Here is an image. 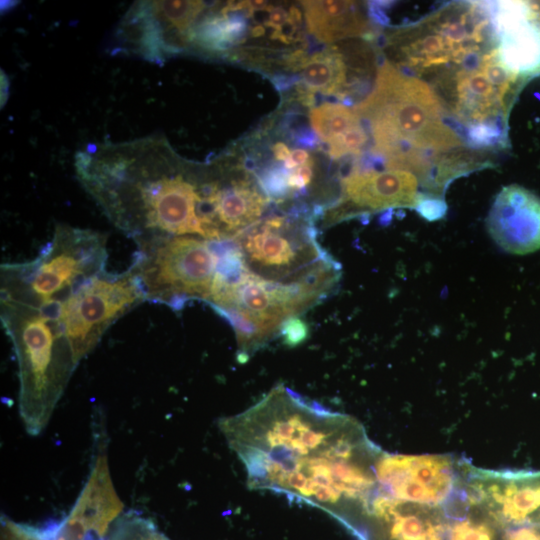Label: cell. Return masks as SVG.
<instances>
[{
    "label": "cell",
    "mask_w": 540,
    "mask_h": 540,
    "mask_svg": "<svg viewBox=\"0 0 540 540\" xmlns=\"http://www.w3.org/2000/svg\"><path fill=\"white\" fill-rule=\"evenodd\" d=\"M520 78L503 64L495 47L435 79L445 111L471 142L487 146L504 134L508 110Z\"/></svg>",
    "instance_id": "9"
},
{
    "label": "cell",
    "mask_w": 540,
    "mask_h": 540,
    "mask_svg": "<svg viewBox=\"0 0 540 540\" xmlns=\"http://www.w3.org/2000/svg\"><path fill=\"white\" fill-rule=\"evenodd\" d=\"M62 303H42L1 281V322L9 336L19 376V413L28 434L47 426L77 367L61 322Z\"/></svg>",
    "instance_id": "4"
},
{
    "label": "cell",
    "mask_w": 540,
    "mask_h": 540,
    "mask_svg": "<svg viewBox=\"0 0 540 540\" xmlns=\"http://www.w3.org/2000/svg\"><path fill=\"white\" fill-rule=\"evenodd\" d=\"M221 242L194 236L137 241L131 268L146 300L181 310L190 300L208 301L219 267Z\"/></svg>",
    "instance_id": "8"
},
{
    "label": "cell",
    "mask_w": 540,
    "mask_h": 540,
    "mask_svg": "<svg viewBox=\"0 0 540 540\" xmlns=\"http://www.w3.org/2000/svg\"><path fill=\"white\" fill-rule=\"evenodd\" d=\"M269 197L244 179L221 182L215 215L224 241L233 240L259 221Z\"/></svg>",
    "instance_id": "18"
},
{
    "label": "cell",
    "mask_w": 540,
    "mask_h": 540,
    "mask_svg": "<svg viewBox=\"0 0 540 540\" xmlns=\"http://www.w3.org/2000/svg\"><path fill=\"white\" fill-rule=\"evenodd\" d=\"M309 32L319 41L333 43L364 36L368 20L354 1H302Z\"/></svg>",
    "instance_id": "19"
},
{
    "label": "cell",
    "mask_w": 540,
    "mask_h": 540,
    "mask_svg": "<svg viewBox=\"0 0 540 540\" xmlns=\"http://www.w3.org/2000/svg\"><path fill=\"white\" fill-rule=\"evenodd\" d=\"M291 158L298 166L309 162V154L303 149H294L291 152Z\"/></svg>",
    "instance_id": "28"
},
{
    "label": "cell",
    "mask_w": 540,
    "mask_h": 540,
    "mask_svg": "<svg viewBox=\"0 0 540 540\" xmlns=\"http://www.w3.org/2000/svg\"><path fill=\"white\" fill-rule=\"evenodd\" d=\"M301 68V90L307 105L313 103L315 92L345 96L347 67L340 52L327 50L311 55L298 65Z\"/></svg>",
    "instance_id": "20"
},
{
    "label": "cell",
    "mask_w": 540,
    "mask_h": 540,
    "mask_svg": "<svg viewBox=\"0 0 540 540\" xmlns=\"http://www.w3.org/2000/svg\"><path fill=\"white\" fill-rule=\"evenodd\" d=\"M106 244L104 233L61 223L35 259L4 264L1 276L40 301H66L83 282L105 270Z\"/></svg>",
    "instance_id": "10"
},
{
    "label": "cell",
    "mask_w": 540,
    "mask_h": 540,
    "mask_svg": "<svg viewBox=\"0 0 540 540\" xmlns=\"http://www.w3.org/2000/svg\"><path fill=\"white\" fill-rule=\"evenodd\" d=\"M289 19V13L284 11L282 8H273L270 6L269 17L268 21H266V25L275 31H278L289 21Z\"/></svg>",
    "instance_id": "26"
},
{
    "label": "cell",
    "mask_w": 540,
    "mask_h": 540,
    "mask_svg": "<svg viewBox=\"0 0 540 540\" xmlns=\"http://www.w3.org/2000/svg\"><path fill=\"white\" fill-rule=\"evenodd\" d=\"M355 109L367 122L373 152L385 167L414 175H431L437 168L438 184L462 171L465 161L455 157V150L464 142L447 123L438 95L423 79L386 60L372 92Z\"/></svg>",
    "instance_id": "3"
},
{
    "label": "cell",
    "mask_w": 540,
    "mask_h": 540,
    "mask_svg": "<svg viewBox=\"0 0 540 540\" xmlns=\"http://www.w3.org/2000/svg\"><path fill=\"white\" fill-rule=\"evenodd\" d=\"M146 300L142 283L129 267L105 270L83 282L62 304L61 322L77 364L120 317Z\"/></svg>",
    "instance_id": "11"
},
{
    "label": "cell",
    "mask_w": 540,
    "mask_h": 540,
    "mask_svg": "<svg viewBox=\"0 0 540 540\" xmlns=\"http://www.w3.org/2000/svg\"><path fill=\"white\" fill-rule=\"evenodd\" d=\"M102 540H170L157 525L142 515L128 511L111 525Z\"/></svg>",
    "instance_id": "22"
},
{
    "label": "cell",
    "mask_w": 540,
    "mask_h": 540,
    "mask_svg": "<svg viewBox=\"0 0 540 540\" xmlns=\"http://www.w3.org/2000/svg\"><path fill=\"white\" fill-rule=\"evenodd\" d=\"M309 118L317 135L327 143L362 125L356 109L340 103L325 102L311 109Z\"/></svg>",
    "instance_id": "21"
},
{
    "label": "cell",
    "mask_w": 540,
    "mask_h": 540,
    "mask_svg": "<svg viewBox=\"0 0 540 540\" xmlns=\"http://www.w3.org/2000/svg\"><path fill=\"white\" fill-rule=\"evenodd\" d=\"M455 462L440 455H392L376 463L375 492L399 502L430 507L445 503L458 484Z\"/></svg>",
    "instance_id": "13"
},
{
    "label": "cell",
    "mask_w": 540,
    "mask_h": 540,
    "mask_svg": "<svg viewBox=\"0 0 540 540\" xmlns=\"http://www.w3.org/2000/svg\"><path fill=\"white\" fill-rule=\"evenodd\" d=\"M105 452L96 456L89 477L69 516L50 528L52 540H102L122 514Z\"/></svg>",
    "instance_id": "16"
},
{
    "label": "cell",
    "mask_w": 540,
    "mask_h": 540,
    "mask_svg": "<svg viewBox=\"0 0 540 540\" xmlns=\"http://www.w3.org/2000/svg\"><path fill=\"white\" fill-rule=\"evenodd\" d=\"M367 142V131L363 125H360L331 140L328 143V153L334 159L347 155H359Z\"/></svg>",
    "instance_id": "24"
},
{
    "label": "cell",
    "mask_w": 540,
    "mask_h": 540,
    "mask_svg": "<svg viewBox=\"0 0 540 540\" xmlns=\"http://www.w3.org/2000/svg\"><path fill=\"white\" fill-rule=\"evenodd\" d=\"M490 4H449L396 31L388 41L393 65L422 79L458 69L495 47Z\"/></svg>",
    "instance_id": "6"
},
{
    "label": "cell",
    "mask_w": 540,
    "mask_h": 540,
    "mask_svg": "<svg viewBox=\"0 0 540 540\" xmlns=\"http://www.w3.org/2000/svg\"><path fill=\"white\" fill-rule=\"evenodd\" d=\"M266 30L262 25H256L251 29V35L252 37H262L264 36Z\"/></svg>",
    "instance_id": "30"
},
{
    "label": "cell",
    "mask_w": 540,
    "mask_h": 540,
    "mask_svg": "<svg viewBox=\"0 0 540 540\" xmlns=\"http://www.w3.org/2000/svg\"><path fill=\"white\" fill-rule=\"evenodd\" d=\"M218 425L250 488L282 494L358 527L376 489L382 450L354 418L280 384Z\"/></svg>",
    "instance_id": "1"
},
{
    "label": "cell",
    "mask_w": 540,
    "mask_h": 540,
    "mask_svg": "<svg viewBox=\"0 0 540 540\" xmlns=\"http://www.w3.org/2000/svg\"><path fill=\"white\" fill-rule=\"evenodd\" d=\"M273 154L278 161H286L291 158V152L283 142H277L272 148Z\"/></svg>",
    "instance_id": "27"
},
{
    "label": "cell",
    "mask_w": 540,
    "mask_h": 540,
    "mask_svg": "<svg viewBox=\"0 0 540 540\" xmlns=\"http://www.w3.org/2000/svg\"><path fill=\"white\" fill-rule=\"evenodd\" d=\"M204 1H136L116 26L112 51L162 64L187 47Z\"/></svg>",
    "instance_id": "12"
},
{
    "label": "cell",
    "mask_w": 540,
    "mask_h": 540,
    "mask_svg": "<svg viewBox=\"0 0 540 540\" xmlns=\"http://www.w3.org/2000/svg\"><path fill=\"white\" fill-rule=\"evenodd\" d=\"M486 223L490 237L508 253L525 255L540 249V198L522 186L500 190Z\"/></svg>",
    "instance_id": "17"
},
{
    "label": "cell",
    "mask_w": 540,
    "mask_h": 540,
    "mask_svg": "<svg viewBox=\"0 0 540 540\" xmlns=\"http://www.w3.org/2000/svg\"><path fill=\"white\" fill-rule=\"evenodd\" d=\"M329 293L313 284L264 280L239 262L216 273L207 302L231 324L236 334L238 359L245 362L280 335L286 320L297 317Z\"/></svg>",
    "instance_id": "5"
},
{
    "label": "cell",
    "mask_w": 540,
    "mask_h": 540,
    "mask_svg": "<svg viewBox=\"0 0 540 540\" xmlns=\"http://www.w3.org/2000/svg\"><path fill=\"white\" fill-rule=\"evenodd\" d=\"M308 325L297 317L286 320L280 329V336L285 345L294 347L305 341L308 337Z\"/></svg>",
    "instance_id": "25"
},
{
    "label": "cell",
    "mask_w": 540,
    "mask_h": 540,
    "mask_svg": "<svg viewBox=\"0 0 540 540\" xmlns=\"http://www.w3.org/2000/svg\"><path fill=\"white\" fill-rule=\"evenodd\" d=\"M488 513L492 519L469 517L452 524L448 523L447 540H495L499 522L490 512Z\"/></svg>",
    "instance_id": "23"
},
{
    "label": "cell",
    "mask_w": 540,
    "mask_h": 540,
    "mask_svg": "<svg viewBox=\"0 0 540 540\" xmlns=\"http://www.w3.org/2000/svg\"><path fill=\"white\" fill-rule=\"evenodd\" d=\"M424 195L413 173L400 169L354 170L342 181L339 202L328 211L326 221H336L355 212H377L394 208L417 209Z\"/></svg>",
    "instance_id": "14"
},
{
    "label": "cell",
    "mask_w": 540,
    "mask_h": 540,
    "mask_svg": "<svg viewBox=\"0 0 540 540\" xmlns=\"http://www.w3.org/2000/svg\"><path fill=\"white\" fill-rule=\"evenodd\" d=\"M233 240L245 268L264 280L332 291L340 279L341 267L318 244L315 228L300 220L271 216Z\"/></svg>",
    "instance_id": "7"
},
{
    "label": "cell",
    "mask_w": 540,
    "mask_h": 540,
    "mask_svg": "<svg viewBox=\"0 0 540 540\" xmlns=\"http://www.w3.org/2000/svg\"><path fill=\"white\" fill-rule=\"evenodd\" d=\"M495 48L518 78L540 73V2L490 4Z\"/></svg>",
    "instance_id": "15"
},
{
    "label": "cell",
    "mask_w": 540,
    "mask_h": 540,
    "mask_svg": "<svg viewBox=\"0 0 540 540\" xmlns=\"http://www.w3.org/2000/svg\"><path fill=\"white\" fill-rule=\"evenodd\" d=\"M75 170L107 218L135 242L222 241L213 203L219 178L181 159L162 135L89 143L76 152Z\"/></svg>",
    "instance_id": "2"
},
{
    "label": "cell",
    "mask_w": 540,
    "mask_h": 540,
    "mask_svg": "<svg viewBox=\"0 0 540 540\" xmlns=\"http://www.w3.org/2000/svg\"><path fill=\"white\" fill-rule=\"evenodd\" d=\"M466 492H467V491H466ZM467 494H468V493H467ZM468 496H469V495H468ZM469 497H470V496H469ZM470 498H471V497H470ZM472 500H473V499H472ZM473 501H474V500H473ZM474 502H475V501H474ZM475 503H476V502H475ZM476 504H477V503H476ZM478 505H479V504H478ZM479 507H480V505H479ZM480 508H481V507H480ZM481 509H482V508H481Z\"/></svg>",
    "instance_id": "31"
},
{
    "label": "cell",
    "mask_w": 540,
    "mask_h": 540,
    "mask_svg": "<svg viewBox=\"0 0 540 540\" xmlns=\"http://www.w3.org/2000/svg\"><path fill=\"white\" fill-rule=\"evenodd\" d=\"M289 17L295 24H300L302 20L301 10L296 6H291L289 10Z\"/></svg>",
    "instance_id": "29"
}]
</instances>
